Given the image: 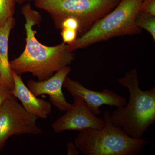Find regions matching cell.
Returning a JSON list of instances; mask_svg holds the SVG:
<instances>
[{"label": "cell", "instance_id": "277c9868", "mask_svg": "<svg viewBox=\"0 0 155 155\" xmlns=\"http://www.w3.org/2000/svg\"><path fill=\"white\" fill-rule=\"evenodd\" d=\"M143 0H120L116 8L95 23L87 32L68 45L72 51L116 37L139 34L135 19Z\"/></svg>", "mask_w": 155, "mask_h": 155}, {"label": "cell", "instance_id": "9a60e30c", "mask_svg": "<svg viewBox=\"0 0 155 155\" xmlns=\"http://www.w3.org/2000/svg\"><path fill=\"white\" fill-rule=\"evenodd\" d=\"M62 28H69L77 31L79 34L80 29V23L79 20L74 17H68L65 18L61 22L59 29Z\"/></svg>", "mask_w": 155, "mask_h": 155}, {"label": "cell", "instance_id": "ba28073f", "mask_svg": "<svg viewBox=\"0 0 155 155\" xmlns=\"http://www.w3.org/2000/svg\"><path fill=\"white\" fill-rule=\"evenodd\" d=\"M63 87L72 96L78 97L82 99L90 110L97 116L101 114L100 108L101 106L109 105L118 107L125 106L127 104V100L125 97L112 90L106 89L102 91H94L68 76L64 81Z\"/></svg>", "mask_w": 155, "mask_h": 155}, {"label": "cell", "instance_id": "5bb4252c", "mask_svg": "<svg viewBox=\"0 0 155 155\" xmlns=\"http://www.w3.org/2000/svg\"><path fill=\"white\" fill-rule=\"evenodd\" d=\"M61 30L63 43L64 44H72L78 38V35L77 31L69 28H62Z\"/></svg>", "mask_w": 155, "mask_h": 155}, {"label": "cell", "instance_id": "52a82bcc", "mask_svg": "<svg viewBox=\"0 0 155 155\" xmlns=\"http://www.w3.org/2000/svg\"><path fill=\"white\" fill-rule=\"evenodd\" d=\"M72 106L65 114L52 125L56 133L67 130H80L88 128L101 129L104 126L103 118H98L87 107L82 99L75 96Z\"/></svg>", "mask_w": 155, "mask_h": 155}, {"label": "cell", "instance_id": "e0dca14e", "mask_svg": "<svg viewBox=\"0 0 155 155\" xmlns=\"http://www.w3.org/2000/svg\"><path fill=\"white\" fill-rule=\"evenodd\" d=\"M11 91L9 87L0 85V107L6 100L12 96Z\"/></svg>", "mask_w": 155, "mask_h": 155}, {"label": "cell", "instance_id": "4fadbf2b", "mask_svg": "<svg viewBox=\"0 0 155 155\" xmlns=\"http://www.w3.org/2000/svg\"><path fill=\"white\" fill-rule=\"evenodd\" d=\"M16 2V0H0V27L14 17Z\"/></svg>", "mask_w": 155, "mask_h": 155}, {"label": "cell", "instance_id": "30bf717a", "mask_svg": "<svg viewBox=\"0 0 155 155\" xmlns=\"http://www.w3.org/2000/svg\"><path fill=\"white\" fill-rule=\"evenodd\" d=\"M14 86L11 93L21 101L24 109L33 116L46 119L52 113V104L43 99L38 98L24 84L20 75L12 69Z\"/></svg>", "mask_w": 155, "mask_h": 155}, {"label": "cell", "instance_id": "d6986e66", "mask_svg": "<svg viewBox=\"0 0 155 155\" xmlns=\"http://www.w3.org/2000/svg\"><path fill=\"white\" fill-rule=\"evenodd\" d=\"M29 1H30V0H16L17 2L19 3L20 4H22V3L25 2Z\"/></svg>", "mask_w": 155, "mask_h": 155}, {"label": "cell", "instance_id": "2e32d148", "mask_svg": "<svg viewBox=\"0 0 155 155\" xmlns=\"http://www.w3.org/2000/svg\"><path fill=\"white\" fill-rule=\"evenodd\" d=\"M139 12L155 16V0H143Z\"/></svg>", "mask_w": 155, "mask_h": 155}, {"label": "cell", "instance_id": "3957f363", "mask_svg": "<svg viewBox=\"0 0 155 155\" xmlns=\"http://www.w3.org/2000/svg\"><path fill=\"white\" fill-rule=\"evenodd\" d=\"M111 112L105 111L104 124L101 129L88 128L79 131L75 141L78 150L84 155H137L147 142L127 135L110 119Z\"/></svg>", "mask_w": 155, "mask_h": 155}, {"label": "cell", "instance_id": "5b68a950", "mask_svg": "<svg viewBox=\"0 0 155 155\" xmlns=\"http://www.w3.org/2000/svg\"><path fill=\"white\" fill-rule=\"evenodd\" d=\"M120 0H35L38 8L47 12L56 28L68 17L77 18L80 23L78 35L85 33L99 19L114 10Z\"/></svg>", "mask_w": 155, "mask_h": 155}, {"label": "cell", "instance_id": "8992f818", "mask_svg": "<svg viewBox=\"0 0 155 155\" xmlns=\"http://www.w3.org/2000/svg\"><path fill=\"white\" fill-rule=\"evenodd\" d=\"M38 119L25 110L14 96L6 100L0 107V151L12 136L42 133L37 125Z\"/></svg>", "mask_w": 155, "mask_h": 155}, {"label": "cell", "instance_id": "8fae6325", "mask_svg": "<svg viewBox=\"0 0 155 155\" xmlns=\"http://www.w3.org/2000/svg\"><path fill=\"white\" fill-rule=\"evenodd\" d=\"M15 21L14 17L0 27V85L12 90L14 86L8 55L9 38Z\"/></svg>", "mask_w": 155, "mask_h": 155}, {"label": "cell", "instance_id": "7c38bea8", "mask_svg": "<svg viewBox=\"0 0 155 155\" xmlns=\"http://www.w3.org/2000/svg\"><path fill=\"white\" fill-rule=\"evenodd\" d=\"M137 27L143 29L150 33L155 41V16L139 12L135 19Z\"/></svg>", "mask_w": 155, "mask_h": 155}, {"label": "cell", "instance_id": "7a4b0ae2", "mask_svg": "<svg viewBox=\"0 0 155 155\" xmlns=\"http://www.w3.org/2000/svg\"><path fill=\"white\" fill-rule=\"evenodd\" d=\"M118 81L128 89L130 97L125 106L111 113V121L130 137L142 138L148 128L155 123V87L142 90L136 69H130Z\"/></svg>", "mask_w": 155, "mask_h": 155}, {"label": "cell", "instance_id": "9c48e42d", "mask_svg": "<svg viewBox=\"0 0 155 155\" xmlns=\"http://www.w3.org/2000/svg\"><path fill=\"white\" fill-rule=\"evenodd\" d=\"M71 71V68L69 66L64 67L46 80H28L27 86L35 96L48 95L51 104L59 110L65 112L71 107L72 104L67 101L62 87L64 81Z\"/></svg>", "mask_w": 155, "mask_h": 155}, {"label": "cell", "instance_id": "6da1fadb", "mask_svg": "<svg viewBox=\"0 0 155 155\" xmlns=\"http://www.w3.org/2000/svg\"><path fill=\"white\" fill-rule=\"evenodd\" d=\"M22 13L25 19L26 45L21 54L10 61L11 69L18 75L30 73L38 81H43L71 65L75 60V54L69 49L68 45L62 43L54 46H47L37 39L33 27L40 25L41 16L31 8L30 3L22 7Z\"/></svg>", "mask_w": 155, "mask_h": 155}, {"label": "cell", "instance_id": "ac0fdd59", "mask_svg": "<svg viewBox=\"0 0 155 155\" xmlns=\"http://www.w3.org/2000/svg\"><path fill=\"white\" fill-rule=\"evenodd\" d=\"M67 155H78L80 154L79 150L75 143L72 141H69L67 144Z\"/></svg>", "mask_w": 155, "mask_h": 155}]
</instances>
